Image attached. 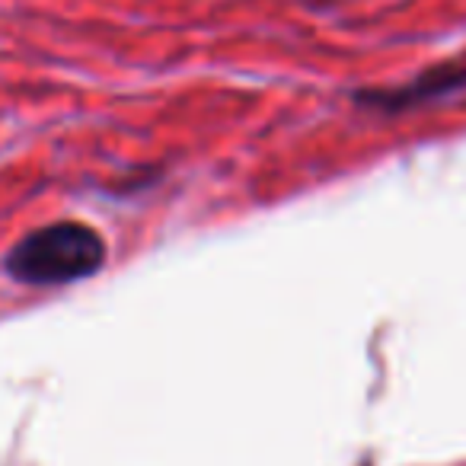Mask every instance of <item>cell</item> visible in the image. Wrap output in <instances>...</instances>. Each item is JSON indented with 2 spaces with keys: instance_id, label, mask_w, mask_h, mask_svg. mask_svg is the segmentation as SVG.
<instances>
[{
  "instance_id": "cell-1",
  "label": "cell",
  "mask_w": 466,
  "mask_h": 466,
  "mask_svg": "<svg viewBox=\"0 0 466 466\" xmlns=\"http://www.w3.org/2000/svg\"><path fill=\"white\" fill-rule=\"evenodd\" d=\"M106 262V240L90 224L58 220L23 237L4 259L14 281L33 288L74 285L96 275Z\"/></svg>"
},
{
  "instance_id": "cell-2",
  "label": "cell",
  "mask_w": 466,
  "mask_h": 466,
  "mask_svg": "<svg viewBox=\"0 0 466 466\" xmlns=\"http://www.w3.org/2000/svg\"><path fill=\"white\" fill-rule=\"evenodd\" d=\"M466 86V61H447V65H438L431 71H425L421 77H415L409 86L396 93H368L361 96L364 103H374L380 109H406V106L425 103V99H438L447 96V93Z\"/></svg>"
}]
</instances>
